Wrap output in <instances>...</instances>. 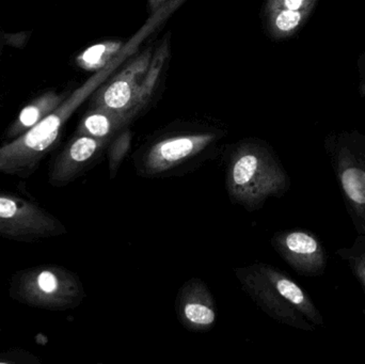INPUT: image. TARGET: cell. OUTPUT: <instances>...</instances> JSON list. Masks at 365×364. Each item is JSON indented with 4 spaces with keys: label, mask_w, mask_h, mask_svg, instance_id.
Returning a JSON list of instances; mask_svg holds the SVG:
<instances>
[{
    "label": "cell",
    "mask_w": 365,
    "mask_h": 364,
    "mask_svg": "<svg viewBox=\"0 0 365 364\" xmlns=\"http://www.w3.org/2000/svg\"><path fill=\"white\" fill-rule=\"evenodd\" d=\"M225 186L232 203L255 212L268 199L284 196L291 180L268 145L242 142L230 155Z\"/></svg>",
    "instance_id": "6da1fadb"
},
{
    "label": "cell",
    "mask_w": 365,
    "mask_h": 364,
    "mask_svg": "<svg viewBox=\"0 0 365 364\" xmlns=\"http://www.w3.org/2000/svg\"><path fill=\"white\" fill-rule=\"evenodd\" d=\"M91 89V83H86L34 128L0 145V173L21 179H27L34 175L43 158L59 140L62 128L68 118Z\"/></svg>",
    "instance_id": "7a4b0ae2"
},
{
    "label": "cell",
    "mask_w": 365,
    "mask_h": 364,
    "mask_svg": "<svg viewBox=\"0 0 365 364\" xmlns=\"http://www.w3.org/2000/svg\"><path fill=\"white\" fill-rule=\"evenodd\" d=\"M11 298L28 307L66 311L81 305L86 291L81 278L59 265H38L11 278Z\"/></svg>",
    "instance_id": "3957f363"
},
{
    "label": "cell",
    "mask_w": 365,
    "mask_h": 364,
    "mask_svg": "<svg viewBox=\"0 0 365 364\" xmlns=\"http://www.w3.org/2000/svg\"><path fill=\"white\" fill-rule=\"evenodd\" d=\"M325 149L358 234H365V136L358 130L328 135Z\"/></svg>",
    "instance_id": "277c9868"
},
{
    "label": "cell",
    "mask_w": 365,
    "mask_h": 364,
    "mask_svg": "<svg viewBox=\"0 0 365 364\" xmlns=\"http://www.w3.org/2000/svg\"><path fill=\"white\" fill-rule=\"evenodd\" d=\"M66 233L61 220L38 203L0 190V237L34 243Z\"/></svg>",
    "instance_id": "5b68a950"
},
{
    "label": "cell",
    "mask_w": 365,
    "mask_h": 364,
    "mask_svg": "<svg viewBox=\"0 0 365 364\" xmlns=\"http://www.w3.org/2000/svg\"><path fill=\"white\" fill-rule=\"evenodd\" d=\"M217 138L214 132H200L156 141L137 158V175L149 179L164 177L205 152Z\"/></svg>",
    "instance_id": "8992f818"
},
{
    "label": "cell",
    "mask_w": 365,
    "mask_h": 364,
    "mask_svg": "<svg viewBox=\"0 0 365 364\" xmlns=\"http://www.w3.org/2000/svg\"><path fill=\"white\" fill-rule=\"evenodd\" d=\"M242 290L255 305L270 318L281 324L304 331H314L317 326L309 322L266 279L255 264L238 267L234 271Z\"/></svg>",
    "instance_id": "52a82bcc"
},
{
    "label": "cell",
    "mask_w": 365,
    "mask_h": 364,
    "mask_svg": "<svg viewBox=\"0 0 365 364\" xmlns=\"http://www.w3.org/2000/svg\"><path fill=\"white\" fill-rule=\"evenodd\" d=\"M272 246L299 275L315 277L325 273L327 252L319 237L310 231L295 229L274 233Z\"/></svg>",
    "instance_id": "ba28073f"
},
{
    "label": "cell",
    "mask_w": 365,
    "mask_h": 364,
    "mask_svg": "<svg viewBox=\"0 0 365 364\" xmlns=\"http://www.w3.org/2000/svg\"><path fill=\"white\" fill-rule=\"evenodd\" d=\"M151 60V51H147L130 62L96 96V108L125 113L134 117L140 110L138 106L139 93Z\"/></svg>",
    "instance_id": "9c48e42d"
},
{
    "label": "cell",
    "mask_w": 365,
    "mask_h": 364,
    "mask_svg": "<svg viewBox=\"0 0 365 364\" xmlns=\"http://www.w3.org/2000/svg\"><path fill=\"white\" fill-rule=\"evenodd\" d=\"M109 141L77 134L51 164L48 183L53 187H64L78 179L93 166Z\"/></svg>",
    "instance_id": "30bf717a"
},
{
    "label": "cell",
    "mask_w": 365,
    "mask_h": 364,
    "mask_svg": "<svg viewBox=\"0 0 365 364\" xmlns=\"http://www.w3.org/2000/svg\"><path fill=\"white\" fill-rule=\"evenodd\" d=\"M178 320L191 333H208L217 320L216 303L210 288L201 279L185 282L175 301Z\"/></svg>",
    "instance_id": "8fae6325"
},
{
    "label": "cell",
    "mask_w": 365,
    "mask_h": 364,
    "mask_svg": "<svg viewBox=\"0 0 365 364\" xmlns=\"http://www.w3.org/2000/svg\"><path fill=\"white\" fill-rule=\"evenodd\" d=\"M317 0H268V27L278 38L294 36L310 17Z\"/></svg>",
    "instance_id": "7c38bea8"
},
{
    "label": "cell",
    "mask_w": 365,
    "mask_h": 364,
    "mask_svg": "<svg viewBox=\"0 0 365 364\" xmlns=\"http://www.w3.org/2000/svg\"><path fill=\"white\" fill-rule=\"evenodd\" d=\"M257 264L259 271L272 284V286L309 322L312 323L315 326H323V316L309 296L308 293L299 284H296L292 278L272 265L265 264V263H257Z\"/></svg>",
    "instance_id": "4fadbf2b"
},
{
    "label": "cell",
    "mask_w": 365,
    "mask_h": 364,
    "mask_svg": "<svg viewBox=\"0 0 365 364\" xmlns=\"http://www.w3.org/2000/svg\"><path fill=\"white\" fill-rule=\"evenodd\" d=\"M64 98L55 92H45L42 95L34 98L27 106L19 111L16 119L12 122L4 132V138L13 140L24 132L34 128L47 115L55 111L62 103Z\"/></svg>",
    "instance_id": "5bb4252c"
},
{
    "label": "cell",
    "mask_w": 365,
    "mask_h": 364,
    "mask_svg": "<svg viewBox=\"0 0 365 364\" xmlns=\"http://www.w3.org/2000/svg\"><path fill=\"white\" fill-rule=\"evenodd\" d=\"M132 118L128 113L96 108L89 111L81 120L77 134L87 135L98 139H110L113 135L122 130Z\"/></svg>",
    "instance_id": "9a60e30c"
},
{
    "label": "cell",
    "mask_w": 365,
    "mask_h": 364,
    "mask_svg": "<svg viewBox=\"0 0 365 364\" xmlns=\"http://www.w3.org/2000/svg\"><path fill=\"white\" fill-rule=\"evenodd\" d=\"M121 48L122 43L117 41H107L93 45L76 58L77 66L89 72L102 70Z\"/></svg>",
    "instance_id": "2e32d148"
},
{
    "label": "cell",
    "mask_w": 365,
    "mask_h": 364,
    "mask_svg": "<svg viewBox=\"0 0 365 364\" xmlns=\"http://www.w3.org/2000/svg\"><path fill=\"white\" fill-rule=\"evenodd\" d=\"M338 256L349 264L365 290V234H358L353 245L339 250Z\"/></svg>",
    "instance_id": "e0dca14e"
},
{
    "label": "cell",
    "mask_w": 365,
    "mask_h": 364,
    "mask_svg": "<svg viewBox=\"0 0 365 364\" xmlns=\"http://www.w3.org/2000/svg\"><path fill=\"white\" fill-rule=\"evenodd\" d=\"M130 141H132L130 132H123L117 138L113 139V142L109 145L107 156H108L109 177L111 180L117 177L120 166L130 150Z\"/></svg>",
    "instance_id": "ac0fdd59"
},
{
    "label": "cell",
    "mask_w": 365,
    "mask_h": 364,
    "mask_svg": "<svg viewBox=\"0 0 365 364\" xmlns=\"http://www.w3.org/2000/svg\"><path fill=\"white\" fill-rule=\"evenodd\" d=\"M1 364H38L40 360L27 350H10L0 353Z\"/></svg>",
    "instance_id": "d6986e66"
},
{
    "label": "cell",
    "mask_w": 365,
    "mask_h": 364,
    "mask_svg": "<svg viewBox=\"0 0 365 364\" xmlns=\"http://www.w3.org/2000/svg\"><path fill=\"white\" fill-rule=\"evenodd\" d=\"M167 0H149L150 9L152 12H155L158 9L162 8L163 4Z\"/></svg>",
    "instance_id": "ffe728a7"
},
{
    "label": "cell",
    "mask_w": 365,
    "mask_h": 364,
    "mask_svg": "<svg viewBox=\"0 0 365 364\" xmlns=\"http://www.w3.org/2000/svg\"><path fill=\"white\" fill-rule=\"evenodd\" d=\"M360 94L365 98V70L361 75V80H360Z\"/></svg>",
    "instance_id": "44dd1931"
}]
</instances>
